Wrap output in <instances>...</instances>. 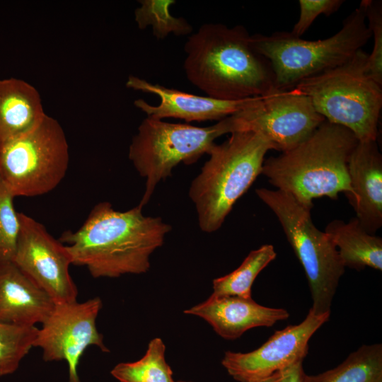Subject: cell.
Wrapping results in <instances>:
<instances>
[{
  "label": "cell",
  "instance_id": "obj_1",
  "mask_svg": "<svg viewBox=\"0 0 382 382\" xmlns=\"http://www.w3.org/2000/svg\"><path fill=\"white\" fill-rule=\"evenodd\" d=\"M142 208L120 212L108 202L94 206L78 230L64 231L58 239L72 265L86 267L94 278L146 273L151 255L171 226L161 217L144 216Z\"/></svg>",
  "mask_w": 382,
  "mask_h": 382
},
{
  "label": "cell",
  "instance_id": "obj_2",
  "mask_svg": "<svg viewBox=\"0 0 382 382\" xmlns=\"http://www.w3.org/2000/svg\"><path fill=\"white\" fill-rule=\"evenodd\" d=\"M184 50L187 79L209 97L238 100L276 89L270 62L253 49L243 25L204 24L188 37Z\"/></svg>",
  "mask_w": 382,
  "mask_h": 382
},
{
  "label": "cell",
  "instance_id": "obj_3",
  "mask_svg": "<svg viewBox=\"0 0 382 382\" xmlns=\"http://www.w3.org/2000/svg\"><path fill=\"white\" fill-rule=\"evenodd\" d=\"M358 141L348 129L325 120L293 149L265 160L261 174L309 209L314 199H335L341 192L349 200L348 161Z\"/></svg>",
  "mask_w": 382,
  "mask_h": 382
},
{
  "label": "cell",
  "instance_id": "obj_4",
  "mask_svg": "<svg viewBox=\"0 0 382 382\" xmlns=\"http://www.w3.org/2000/svg\"><path fill=\"white\" fill-rule=\"evenodd\" d=\"M274 145L253 132H235L214 144L201 172L192 180L189 196L202 231H217L236 202L262 173L265 156Z\"/></svg>",
  "mask_w": 382,
  "mask_h": 382
},
{
  "label": "cell",
  "instance_id": "obj_5",
  "mask_svg": "<svg viewBox=\"0 0 382 382\" xmlns=\"http://www.w3.org/2000/svg\"><path fill=\"white\" fill-rule=\"evenodd\" d=\"M371 33L359 6L343 21L342 28L324 40H306L291 32L250 35L253 49L270 63L275 88L289 90L307 78L350 59L368 42Z\"/></svg>",
  "mask_w": 382,
  "mask_h": 382
},
{
  "label": "cell",
  "instance_id": "obj_6",
  "mask_svg": "<svg viewBox=\"0 0 382 382\" xmlns=\"http://www.w3.org/2000/svg\"><path fill=\"white\" fill-rule=\"evenodd\" d=\"M367 57L359 50L344 64L294 87L327 122L348 129L359 141H376L382 108V86L369 75Z\"/></svg>",
  "mask_w": 382,
  "mask_h": 382
},
{
  "label": "cell",
  "instance_id": "obj_7",
  "mask_svg": "<svg viewBox=\"0 0 382 382\" xmlns=\"http://www.w3.org/2000/svg\"><path fill=\"white\" fill-rule=\"evenodd\" d=\"M257 197L273 212L288 242L301 264L309 285L316 315L330 313V308L345 267L325 231L313 223L311 210L291 195L279 190L256 189Z\"/></svg>",
  "mask_w": 382,
  "mask_h": 382
},
{
  "label": "cell",
  "instance_id": "obj_8",
  "mask_svg": "<svg viewBox=\"0 0 382 382\" xmlns=\"http://www.w3.org/2000/svg\"><path fill=\"white\" fill-rule=\"evenodd\" d=\"M228 133L226 118L200 127L170 123L146 117L138 127L129 148V159L146 178L139 206L146 205L158 183L169 177L180 163L191 164L208 154L214 140Z\"/></svg>",
  "mask_w": 382,
  "mask_h": 382
},
{
  "label": "cell",
  "instance_id": "obj_9",
  "mask_svg": "<svg viewBox=\"0 0 382 382\" xmlns=\"http://www.w3.org/2000/svg\"><path fill=\"white\" fill-rule=\"evenodd\" d=\"M69 162L65 133L46 115L33 130L0 149V178L15 197L40 196L59 185Z\"/></svg>",
  "mask_w": 382,
  "mask_h": 382
},
{
  "label": "cell",
  "instance_id": "obj_10",
  "mask_svg": "<svg viewBox=\"0 0 382 382\" xmlns=\"http://www.w3.org/2000/svg\"><path fill=\"white\" fill-rule=\"evenodd\" d=\"M226 120L228 133L255 132L270 141L274 150L282 152L303 141L325 121L309 98L295 88L275 89L255 97Z\"/></svg>",
  "mask_w": 382,
  "mask_h": 382
},
{
  "label": "cell",
  "instance_id": "obj_11",
  "mask_svg": "<svg viewBox=\"0 0 382 382\" xmlns=\"http://www.w3.org/2000/svg\"><path fill=\"white\" fill-rule=\"evenodd\" d=\"M102 306L99 297L83 302L57 303L42 328H38L33 347L42 349L45 361L65 360L69 382H81L79 364L88 347L96 346L102 352H110L96 327Z\"/></svg>",
  "mask_w": 382,
  "mask_h": 382
},
{
  "label": "cell",
  "instance_id": "obj_12",
  "mask_svg": "<svg viewBox=\"0 0 382 382\" xmlns=\"http://www.w3.org/2000/svg\"><path fill=\"white\" fill-rule=\"evenodd\" d=\"M19 218L13 264L55 304L77 301L78 289L69 273L72 262L66 246L33 217L19 213Z\"/></svg>",
  "mask_w": 382,
  "mask_h": 382
},
{
  "label": "cell",
  "instance_id": "obj_13",
  "mask_svg": "<svg viewBox=\"0 0 382 382\" xmlns=\"http://www.w3.org/2000/svg\"><path fill=\"white\" fill-rule=\"evenodd\" d=\"M330 315H316L310 309L302 322L276 330L257 349L246 353L225 352L221 364L235 381L253 382L303 361L310 339Z\"/></svg>",
  "mask_w": 382,
  "mask_h": 382
},
{
  "label": "cell",
  "instance_id": "obj_14",
  "mask_svg": "<svg viewBox=\"0 0 382 382\" xmlns=\"http://www.w3.org/2000/svg\"><path fill=\"white\" fill-rule=\"evenodd\" d=\"M126 86L136 91L155 94L160 98V103L156 106L143 99L134 100V105L144 112L146 117L157 120L176 118L187 122L220 121L244 108L255 98L224 100L196 96L160 84L151 83L135 76L128 77Z\"/></svg>",
  "mask_w": 382,
  "mask_h": 382
},
{
  "label": "cell",
  "instance_id": "obj_15",
  "mask_svg": "<svg viewBox=\"0 0 382 382\" xmlns=\"http://www.w3.org/2000/svg\"><path fill=\"white\" fill-rule=\"evenodd\" d=\"M184 313L204 319L225 340H236L250 329L269 328L289 317L286 309L264 306L252 297L213 294Z\"/></svg>",
  "mask_w": 382,
  "mask_h": 382
},
{
  "label": "cell",
  "instance_id": "obj_16",
  "mask_svg": "<svg viewBox=\"0 0 382 382\" xmlns=\"http://www.w3.org/2000/svg\"><path fill=\"white\" fill-rule=\"evenodd\" d=\"M356 218L371 234L382 226V156L376 141H358L348 161Z\"/></svg>",
  "mask_w": 382,
  "mask_h": 382
},
{
  "label": "cell",
  "instance_id": "obj_17",
  "mask_svg": "<svg viewBox=\"0 0 382 382\" xmlns=\"http://www.w3.org/2000/svg\"><path fill=\"white\" fill-rule=\"evenodd\" d=\"M55 303L13 262L0 264V321L23 326L42 324Z\"/></svg>",
  "mask_w": 382,
  "mask_h": 382
},
{
  "label": "cell",
  "instance_id": "obj_18",
  "mask_svg": "<svg viewBox=\"0 0 382 382\" xmlns=\"http://www.w3.org/2000/svg\"><path fill=\"white\" fill-rule=\"evenodd\" d=\"M45 115L33 86L18 79L0 80V149L33 130Z\"/></svg>",
  "mask_w": 382,
  "mask_h": 382
},
{
  "label": "cell",
  "instance_id": "obj_19",
  "mask_svg": "<svg viewBox=\"0 0 382 382\" xmlns=\"http://www.w3.org/2000/svg\"><path fill=\"white\" fill-rule=\"evenodd\" d=\"M325 232L337 248L345 266L361 270H382V238L367 232L355 217L348 222L335 219Z\"/></svg>",
  "mask_w": 382,
  "mask_h": 382
},
{
  "label": "cell",
  "instance_id": "obj_20",
  "mask_svg": "<svg viewBox=\"0 0 382 382\" xmlns=\"http://www.w3.org/2000/svg\"><path fill=\"white\" fill-rule=\"evenodd\" d=\"M303 382H382V345H363L336 367Z\"/></svg>",
  "mask_w": 382,
  "mask_h": 382
},
{
  "label": "cell",
  "instance_id": "obj_21",
  "mask_svg": "<svg viewBox=\"0 0 382 382\" xmlns=\"http://www.w3.org/2000/svg\"><path fill=\"white\" fill-rule=\"evenodd\" d=\"M277 256L274 246L265 244L249 253L231 273L213 280V295L250 298L251 287L260 272Z\"/></svg>",
  "mask_w": 382,
  "mask_h": 382
},
{
  "label": "cell",
  "instance_id": "obj_22",
  "mask_svg": "<svg viewBox=\"0 0 382 382\" xmlns=\"http://www.w3.org/2000/svg\"><path fill=\"white\" fill-rule=\"evenodd\" d=\"M166 346L159 337L151 340L145 354L132 362H121L111 370L120 382H175L165 357Z\"/></svg>",
  "mask_w": 382,
  "mask_h": 382
},
{
  "label": "cell",
  "instance_id": "obj_23",
  "mask_svg": "<svg viewBox=\"0 0 382 382\" xmlns=\"http://www.w3.org/2000/svg\"><path fill=\"white\" fill-rule=\"evenodd\" d=\"M140 6L134 11V20L139 29L152 28L153 35L159 40L165 39L170 34L189 35L192 32V25L183 18H177L170 12V7L175 0H140Z\"/></svg>",
  "mask_w": 382,
  "mask_h": 382
},
{
  "label": "cell",
  "instance_id": "obj_24",
  "mask_svg": "<svg viewBox=\"0 0 382 382\" xmlns=\"http://www.w3.org/2000/svg\"><path fill=\"white\" fill-rule=\"evenodd\" d=\"M36 326H23L0 321V377L14 373L23 359L34 347Z\"/></svg>",
  "mask_w": 382,
  "mask_h": 382
},
{
  "label": "cell",
  "instance_id": "obj_25",
  "mask_svg": "<svg viewBox=\"0 0 382 382\" xmlns=\"http://www.w3.org/2000/svg\"><path fill=\"white\" fill-rule=\"evenodd\" d=\"M13 195L0 178V264L12 262L20 231Z\"/></svg>",
  "mask_w": 382,
  "mask_h": 382
},
{
  "label": "cell",
  "instance_id": "obj_26",
  "mask_svg": "<svg viewBox=\"0 0 382 382\" xmlns=\"http://www.w3.org/2000/svg\"><path fill=\"white\" fill-rule=\"evenodd\" d=\"M359 6L364 12L367 25L374 37V47L366 61L367 72L382 86V3L378 0H363Z\"/></svg>",
  "mask_w": 382,
  "mask_h": 382
},
{
  "label": "cell",
  "instance_id": "obj_27",
  "mask_svg": "<svg viewBox=\"0 0 382 382\" xmlns=\"http://www.w3.org/2000/svg\"><path fill=\"white\" fill-rule=\"evenodd\" d=\"M344 3L342 0H299V17L291 33L301 37L320 15L327 16L336 12Z\"/></svg>",
  "mask_w": 382,
  "mask_h": 382
},
{
  "label": "cell",
  "instance_id": "obj_28",
  "mask_svg": "<svg viewBox=\"0 0 382 382\" xmlns=\"http://www.w3.org/2000/svg\"><path fill=\"white\" fill-rule=\"evenodd\" d=\"M306 374L299 361L264 378L253 382H303Z\"/></svg>",
  "mask_w": 382,
  "mask_h": 382
},
{
  "label": "cell",
  "instance_id": "obj_29",
  "mask_svg": "<svg viewBox=\"0 0 382 382\" xmlns=\"http://www.w3.org/2000/svg\"><path fill=\"white\" fill-rule=\"evenodd\" d=\"M175 382H192V381H177Z\"/></svg>",
  "mask_w": 382,
  "mask_h": 382
}]
</instances>
